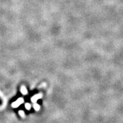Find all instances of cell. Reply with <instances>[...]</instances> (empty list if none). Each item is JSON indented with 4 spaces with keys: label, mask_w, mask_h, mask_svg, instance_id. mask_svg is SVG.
<instances>
[{
    "label": "cell",
    "mask_w": 123,
    "mask_h": 123,
    "mask_svg": "<svg viewBox=\"0 0 123 123\" xmlns=\"http://www.w3.org/2000/svg\"><path fill=\"white\" fill-rule=\"evenodd\" d=\"M21 92L23 95H26V94H28V91L27 89H26V88L25 86H23L21 87Z\"/></svg>",
    "instance_id": "3"
},
{
    "label": "cell",
    "mask_w": 123,
    "mask_h": 123,
    "mask_svg": "<svg viewBox=\"0 0 123 123\" xmlns=\"http://www.w3.org/2000/svg\"><path fill=\"white\" fill-rule=\"evenodd\" d=\"M19 113H20V114L21 115V116H24V112L23 111H20Z\"/></svg>",
    "instance_id": "6"
},
{
    "label": "cell",
    "mask_w": 123,
    "mask_h": 123,
    "mask_svg": "<svg viewBox=\"0 0 123 123\" xmlns=\"http://www.w3.org/2000/svg\"><path fill=\"white\" fill-rule=\"evenodd\" d=\"M25 107L26 109H28V110H29V109H31V105H30L29 103H26Z\"/></svg>",
    "instance_id": "4"
},
{
    "label": "cell",
    "mask_w": 123,
    "mask_h": 123,
    "mask_svg": "<svg viewBox=\"0 0 123 123\" xmlns=\"http://www.w3.org/2000/svg\"><path fill=\"white\" fill-rule=\"evenodd\" d=\"M23 102H24L23 98H19V99H18L16 101L14 102V103L12 104V106L14 107H18L19 106L21 105V104L23 103Z\"/></svg>",
    "instance_id": "1"
},
{
    "label": "cell",
    "mask_w": 123,
    "mask_h": 123,
    "mask_svg": "<svg viewBox=\"0 0 123 123\" xmlns=\"http://www.w3.org/2000/svg\"><path fill=\"white\" fill-rule=\"evenodd\" d=\"M34 107H35V109H36V110H39L40 109V106H39V104H34Z\"/></svg>",
    "instance_id": "5"
},
{
    "label": "cell",
    "mask_w": 123,
    "mask_h": 123,
    "mask_svg": "<svg viewBox=\"0 0 123 123\" xmlns=\"http://www.w3.org/2000/svg\"><path fill=\"white\" fill-rule=\"evenodd\" d=\"M42 97V94L41 93H40V94H36L34 96H33L32 98H31V101L33 102V103H35L38 101L39 99L40 98H41Z\"/></svg>",
    "instance_id": "2"
}]
</instances>
